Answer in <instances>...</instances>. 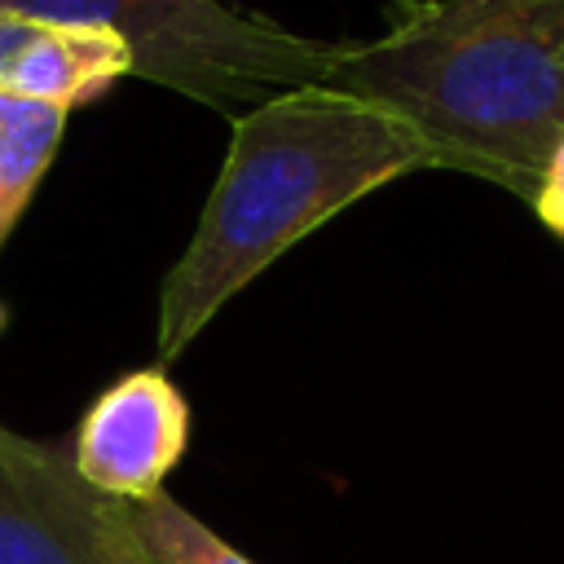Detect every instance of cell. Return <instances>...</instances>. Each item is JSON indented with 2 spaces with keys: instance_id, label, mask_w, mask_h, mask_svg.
Listing matches in <instances>:
<instances>
[{
  "instance_id": "9",
  "label": "cell",
  "mask_w": 564,
  "mask_h": 564,
  "mask_svg": "<svg viewBox=\"0 0 564 564\" xmlns=\"http://www.w3.org/2000/svg\"><path fill=\"white\" fill-rule=\"evenodd\" d=\"M529 203H533L538 220H542L555 238H564V141H560V150L551 154V163H546V172H542V185H538V194H533Z\"/></svg>"
},
{
  "instance_id": "6",
  "label": "cell",
  "mask_w": 564,
  "mask_h": 564,
  "mask_svg": "<svg viewBox=\"0 0 564 564\" xmlns=\"http://www.w3.org/2000/svg\"><path fill=\"white\" fill-rule=\"evenodd\" d=\"M123 75H132V48L110 26L0 9L4 93L35 97L70 115L75 106H88L110 93Z\"/></svg>"
},
{
  "instance_id": "1",
  "label": "cell",
  "mask_w": 564,
  "mask_h": 564,
  "mask_svg": "<svg viewBox=\"0 0 564 564\" xmlns=\"http://www.w3.org/2000/svg\"><path fill=\"white\" fill-rule=\"evenodd\" d=\"M326 84L397 115L432 167L533 198L564 141V0H397Z\"/></svg>"
},
{
  "instance_id": "5",
  "label": "cell",
  "mask_w": 564,
  "mask_h": 564,
  "mask_svg": "<svg viewBox=\"0 0 564 564\" xmlns=\"http://www.w3.org/2000/svg\"><path fill=\"white\" fill-rule=\"evenodd\" d=\"M189 445L185 392L159 366L128 370L84 410L70 463L75 471L115 502H145L163 494L172 467Z\"/></svg>"
},
{
  "instance_id": "7",
  "label": "cell",
  "mask_w": 564,
  "mask_h": 564,
  "mask_svg": "<svg viewBox=\"0 0 564 564\" xmlns=\"http://www.w3.org/2000/svg\"><path fill=\"white\" fill-rule=\"evenodd\" d=\"M66 110L0 88V247L31 207L66 132Z\"/></svg>"
},
{
  "instance_id": "10",
  "label": "cell",
  "mask_w": 564,
  "mask_h": 564,
  "mask_svg": "<svg viewBox=\"0 0 564 564\" xmlns=\"http://www.w3.org/2000/svg\"><path fill=\"white\" fill-rule=\"evenodd\" d=\"M4 326H9V313H4V304H0V330H4Z\"/></svg>"
},
{
  "instance_id": "2",
  "label": "cell",
  "mask_w": 564,
  "mask_h": 564,
  "mask_svg": "<svg viewBox=\"0 0 564 564\" xmlns=\"http://www.w3.org/2000/svg\"><path fill=\"white\" fill-rule=\"evenodd\" d=\"M419 167H432V154L397 115L330 84L242 110L198 225L159 286V357L185 352L300 238Z\"/></svg>"
},
{
  "instance_id": "3",
  "label": "cell",
  "mask_w": 564,
  "mask_h": 564,
  "mask_svg": "<svg viewBox=\"0 0 564 564\" xmlns=\"http://www.w3.org/2000/svg\"><path fill=\"white\" fill-rule=\"evenodd\" d=\"M0 9L110 26L132 48V75L220 110L326 84L339 53L229 0H0Z\"/></svg>"
},
{
  "instance_id": "4",
  "label": "cell",
  "mask_w": 564,
  "mask_h": 564,
  "mask_svg": "<svg viewBox=\"0 0 564 564\" xmlns=\"http://www.w3.org/2000/svg\"><path fill=\"white\" fill-rule=\"evenodd\" d=\"M0 564H150L128 502L97 494L70 449L0 423Z\"/></svg>"
},
{
  "instance_id": "8",
  "label": "cell",
  "mask_w": 564,
  "mask_h": 564,
  "mask_svg": "<svg viewBox=\"0 0 564 564\" xmlns=\"http://www.w3.org/2000/svg\"><path fill=\"white\" fill-rule=\"evenodd\" d=\"M128 520L150 564H256L194 511H185L167 489L145 502H128Z\"/></svg>"
}]
</instances>
